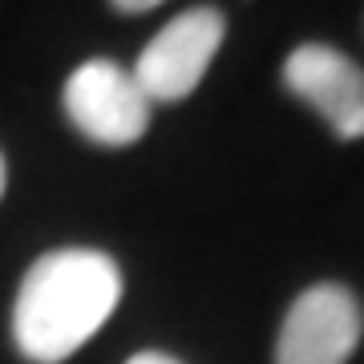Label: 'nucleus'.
Masks as SVG:
<instances>
[{
    "label": "nucleus",
    "instance_id": "6e6552de",
    "mask_svg": "<svg viewBox=\"0 0 364 364\" xmlns=\"http://www.w3.org/2000/svg\"><path fill=\"white\" fill-rule=\"evenodd\" d=\"M4 191H9V166H4V154H0V198H4Z\"/></svg>",
    "mask_w": 364,
    "mask_h": 364
},
{
    "label": "nucleus",
    "instance_id": "7ed1b4c3",
    "mask_svg": "<svg viewBox=\"0 0 364 364\" xmlns=\"http://www.w3.org/2000/svg\"><path fill=\"white\" fill-rule=\"evenodd\" d=\"M223 37H227V16L215 4H195L158 28L130 69L150 105L186 102L203 85Z\"/></svg>",
    "mask_w": 364,
    "mask_h": 364
},
{
    "label": "nucleus",
    "instance_id": "423d86ee",
    "mask_svg": "<svg viewBox=\"0 0 364 364\" xmlns=\"http://www.w3.org/2000/svg\"><path fill=\"white\" fill-rule=\"evenodd\" d=\"M117 13H126V16H134V13H150V9H158L162 0H109Z\"/></svg>",
    "mask_w": 364,
    "mask_h": 364
},
{
    "label": "nucleus",
    "instance_id": "f257e3e1",
    "mask_svg": "<svg viewBox=\"0 0 364 364\" xmlns=\"http://www.w3.org/2000/svg\"><path fill=\"white\" fill-rule=\"evenodd\" d=\"M122 304V267L97 247H57L28 263L13 299V344L28 364H61Z\"/></svg>",
    "mask_w": 364,
    "mask_h": 364
},
{
    "label": "nucleus",
    "instance_id": "f03ea898",
    "mask_svg": "<svg viewBox=\"0 0 364 364\" xmlns=\"http://www.w3.org/2000/svg\"><path fill=\"white\" fill-rule=\"evenodd\" d=\"M61 105L85 142L109 146V150L142 142V134L150 130V109H154L130 69L109 57L81 61L65 77Z\"/></svg>",
    "mask_w": 364,
    "mask_h": 364
},
{
    "label": "nucleus",
    "instance_id": "39448f33",
    "mask_svg": "<svg viewBox=\"0 0 364 364\" xmlns=\"http://www.w3.org/2000/svg\"><path fill=\"white\" fill-rule=\"evenodd\" d=\"M284 85L324 117L344 142L364 138V69L324 41H304L287 53Z\"/></svg>",
    "mask_w": 364,
    "mask_h": 364
},
{
    "label": "nucleus",
    "instance_id": "0eeeda50",
    "mask_svg": "<svg viewBox=\"0 0 364 364\" xmlns=\"http://www.w3.org/2000/svg\"><path fill=\"white\" fill-rule=\"evenodd\" d=\"M126 364H182V360H174L170 352H154V348H150V352H134Z\"/></svg>",
    "mask_w": 364,
    "mask_h": 364
},
{
    "label": "nucleus",
    "instance_id": "20e7f679",
    "mask_svg": "<svg viewBox=\"0 0 364 364\" xmlns=\"http://www.w3.org/2000/svg\"><path fill=\"white\" fill-rule=\"evenodd\" d=\"M360 332V299L344 284H316L291 299L275 340V364H348Z\"/></svg>",
    "mask_w": 364,
    "mask_h": 364
}]
</instances>
